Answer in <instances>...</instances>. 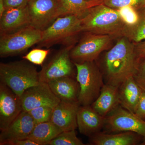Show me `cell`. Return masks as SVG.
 <instances>
[{
	"mask_svg": "<svg viewBox=\"0 0 145 145\" xmlns=\"http://www.w3.org/2000/svg\"><path fill=\"white\" fill-rule=\"evenodd\" d=\"M144 140L142 135L130 131L114 134L100 132L89 137L91 144L94 145H139Z\"/></svg>",
	"mask_w": 145,
	"mask_h": 145,
	"instance_id": "e0dca14e",
	"label": "cell"
},
{
	"mask_svg": "<svg viewBox=\"0 0 145 145\" xmlns=\"http://www.w3.org/2000/svg\"><path fill=\"white\" fill-rule=\"evenodd\" d=\"M30 0H3L5 10L27 5Z\"/></svg>",
	"mask_w": 145,
	"mask_h": 145,
	"instance_id": "4dcf8cb0",
	"label": "cell"
},
{
	"mask_svg": "<svg viewBox=\"0 0 145 145\" xmlns=\"http://www.w3.org/2000/svg\"><path fill=\"white\" fill-rule=\"evenodd\" d=\"M133 77L137 85L145 92V59L137 63Z\"/></svg>",
	"mask_w": 145,
	"mask_h": 145,
	"instance_id": "f1b7e54d",
	"label": "cell"
},
{
	"mask_svg": "<svg viewBox=\"0 0 145 145\" xmlns=\"http://www.w3.org/2000/svg\"><path fill=\"white\" fill-rule=\"evenodd\" d=\"M80 106L78 102L60 101L54 109L51 121L63 131L76 129Z\"/></svg>",
	"mask_w": 145,
	"mask_h": 145,
	"instance_id": "9a60e30c",
	"label": "cell"
},
{
	"mask_svg": "<svg viewBox=\"0 0 145 145\" xmlns=\"http://www.w3.org/2000/svg\"><path fill=\"white\" fill-rule=\"evenodd\" d=\"M29 25L30 17L27 5L6 9L0 17V34L13 33Z\"/></svg>",
	"mask_w": 145,
	"mask_h": 145,
	"instance_id": "2e32d148",
	"label": "cell"
},
{
	"mask_svg": "<svg viewBox=\"0 0 145 145\" xmlns=\"http://www.w3.org/2000/svg\"><path fill=\"white\" fill-rule=\"evenodd\" d=\"M54 109L51 107L42 106L32 109L28 112L36 125L51 121Z\"/></svg>",
	"mask_w": 145,
	"mask_h": 145,
	"instance_id": "d4e9b609",
	"label": "cell"
},
{
	"mask_svg": "<svg viewBox=\"0 0 145 145\" xmlns=\"http://www.w3.org/2000/svg\"><path fill=\"white\" fill-rule=\"evenodd\" d=\"M5 10L3 0H0V17H1Z\"/></svg>",
	"mask_w": 145,
	"mask_h": 145,
	"instance_id": "836d02e7",
	"label": "cell"
},
{
	"mask_svg": "<svg viewBox=\"0 0 145 145\" xmlns=\"http://www.w3.org/2000/svg\"><path fill=\"white\" fill-rule=\"evenodd\" d=\"M66 16L74 15L82 19L91 7L103 3L102 0H61Z\"/></svg>",
	"mask_w": 145,
	"mask_h": 145,
	"instance_id": "7402d4cb",
	"label": "cell"
},
{
	"mask_svg": "<svg viewBox=\"0 0 145 145\" xmlns=\"http://www.w3.org/2000/svg\"><path fill=\"white\" fill-rule=\"evenodd\" d=\"M7 145H39V144L29 139H22L16 140L8 143Z\"/></svg>",
	"mask_w": 145,
	"mask_h": 145,
	"instance_id": "d6a6232c",
	"label": "cell"
},
{
	"mask_svg": "<svg viewBox=\"0 0 145 145\" xmlns=\"http://www.w3.org/2000/svg\"><path fill=\"white\" fill-rule=\"evenodd\" d=\"M144 2L145 5V0H144Z\"/></svg>",
	"mask_w": 145,
	"mask_h": 145,
	"instance_id": "d590c367",
	"label": "cell"
},
{
	"mask_svg": "<svg viewBox=\"0 0 145 145\" xmlns=\"http://www.w3.org/2000/svg\"><path fill=\"white\" fill-rule=\"evenodd\" d=\"M82 32L115 37L122 36L126 24L119 10L103 3L93 7L81 19Z\"/></svg>",
	"mask_w": 145,
	"mask_h": 145,
	"instance_id": "7a4b0ae2",
	"label": "cell"
},
{
	"mask_svg": "<svg viewBox=\"0 0 145 145\" xmlns=\"http://www.w3.org/2000/svg\"><path fill=\"white\" fill-rule=\"evenodd\" d=\"M36 124L28 111L23 110L8 127L0 133V145H7L16 140L26 139Z\"/></svg>",
	"mask_w": 145,
	"mask_h": 145,
	"instance_id": "4fadbf2b",
	"label": "cell"
},
{
	"mask_svg": "<svg viewBox=\"0 0 145 145\" xmlns=\"http://www.w3.org/2000/svg\"><path fill=\"white\" fill-rule=\"evenodd\" d=\"M42 34V31L31 25L13 33L1 34V57L5 58L25 52L40 41Z\"/></svg>",
	"mask_w": 145,
	"mask_h": 145,
	"instance_id": "52a82bcc",
	"label": "cell"
},
{
	"mask_svg": "<svg viewBox=\"0 0 145 145\" xmlns=\"http://www.w3.org/2000/svg\"><path fill=\"white\" fill-rule=\"evenodd\" d=\"M50 145H84L77 136L75 130L63 131L49 143Z\"/></svg>",
	"mask_w": 145,
	"mask_h": 145,
	"instance_id": "cb8c5ba5",
	"label": "cell"
},
{
	"mask_svg": "<svg viewBox=\"0 0 145 145\" xmlns=\"http://www.w3.org/2000/svg\"><path fill=\"white\" fill-rule=\"evenodd\" d=\"M110 132L130 131L142 135L145 145V120L119 105L106 117L105 126Z\"/></svg>",
	"mask_w": 145,
	"mask_h": 145,
	"instance_id": "30bf717a",
	"label": "cell"
},
{
	"mask_svg": "<svg viewBox=\"0 0 145 145\" xmlns=\"http://www.w3.org/2000/svg\"><path fill=\"white\" fill-rule=\"evenodd\" d=\"M50 51L49 49L34 48L23 56L22 59L33 64L41 65L43 64Z\"/></svg>",
	"mask_w": 145,
	"mask_h": 145,
	"instance_id": "4316f807",
	"label": "cell"
},
{
	"mask_svg": "<svg viewBox=\"0 0 145 145\" xmlns=\"http://www.w3.org/2000/svg\"><path fill=\"white\" fill-rule=\"evenodd\" d=\"M62 132L61 130L50 121L36 124L27 138L39 145H48Z\"/></svg>",
	"mask_w": 145,
	"mask_h": 145,
	"instance_id": "44dd1931",
	"label": "cell"
},
{
	"mask_svg": "<svg viewBox=\"0 0 145 145\" xmlns=\"http://www.w3.org/2000/svg\"><path fill=\"white\" fill-rule=\"evenodd\" d=\"M21 99L23 110L26 111L42 106L54 108L61 101L52 92L48 83L43 82L25 91Z\"/></svg>",
	"mask_w": 145,
	"mask_h": 145,
	"instance_id": "8fae6325",
	"label": "cell"
},
{
	"mask_svg": "<svg viewBox=\"0 0 145 145\" xmlns=\"http://www.w3.org/2000/svg\"><path fill=\"white\" fill-rule=\"evenodd\" d=\"M135 45V52L137 63L140 60L145 59V40Z\"/></svg>",
	"mask_w": 145,
	"mask_h": 145,
	"instance_id": "1f68e13d",
	"label": "cell"
},
{
	"mask_svg": "<svg viewBox=\"0 0 145 145\" xmlns=\"http://www.w3.org/2000/svg\"><path fill=\"white\" fill-rule=\"evenodd\" d=\"M119 86L105 84L100 95L91 106L103 117H106L120 105Z\"/></svg>",
	"mask_w": 145,
	"mask_h": 145,
	"instance_id": "ac0fdd59",
	"label": "cell"
},
{
	"mask_svg": "<svg viewBox=\"0 0 145 145\" xmlns=\"http://www.w3.org/2000/svg\"><path fill=\"white\" fill-rule=\"evenodd\" d=\"M48 83L52 92L61 101L78 102L80 85L73 77L57 78Z\"/></svg>",
	"mask_w": 145,
	"mask_h": 145,
	"instance_id": "d6986e66",
	"label": "cell"
},
{
	"mask_svg": "<svg viewBox=\"0 0 145 145\" xmlns=\"http://www.w3.org/2000/svg\"><path fill=\"white\" fill-rule=\"evenodd\" d=\"M118 10L126 25H132L137 22L138 19V11L132 7H125Z\"/></svg>",
	"mask_w": 145,
	"mask_h": 145,
	"instance_id": "83f0119b",
	"label": "cell"
},
{
	"mask_svg": "<svg viewBox=\"0 0 145 145\" xmlns=\"http://www.w3.org/2000/svg\"><path fill=\"white\" fill-rule=\"evenodd\" d=\"M73 63L80 85L78 102L81 106L91 105L99 97L105 85L103 75L96 61Z\"/></svg>",
	"mask_w": 145,
	"mask_h": 145,
	"instance_id": "5b68a950",
	"label": "cell"
},
{
	"mask_svg": "<svg viewBox=\"0 0 145 145\" xmlns=\"http://www.w3.org/2000/svg\"><path fill=\"white\" fill-rule=\"evenodd\" d=\"M23 110L20 96L0 82V130H5Z\"/></svg>",
	"mask_w": 145,
	"mask_h": 145,
	"instance_id": "7c38bea8",
	"label": "cell"
},
{
	"mask_svg": "<svg viewBox=\"0 0 145 145\" xmlns=\"http://www.w3.org/2000/svg\"><path fill=\"white\" fill-rule=\"evenodd\" d=\"M74 44L65 46L57 51L39 72L40 82L48 83L57 78L74 77L75 66L70 56Z\"/></svg>",
	"mask_w": 145,
	"mask_h": 145,
	"instance_id": "9c48e42d",
	"label": "cell"
},
{
	"mask_svg": "<svg viewBox=\"0 0 145 145\" xmlns=\"http://www.w3.org/2000/svg\"><path fill=\"white\" fill-rule=\"evenodd\" d=\"M142 92L133 76L129 77L119 86L120 105L134 113Z\"/></svg>",
	"mask_w": 145,
	"mask_h": 145,
	"instance_id": "ffe728a7",
	"label": "cell"
},
{
	"mask_svg": "<svg viewBox=\"0 0 145 145\" xmlns=\"http://www.w3.org/2000/svg\"><path fill=\"white\" fill-rule=\"evenodd\" d=\"M137 64L134 43L125 36H121L104 53L99 66L105 84L119 86L127 78L133 76Z\"/></svg>",
	"mask_w": 145,
	"mask_h": 145,
	"instance_id": "6da1fadb",
	"label": "cell"
},
{
	"mask_svg": "<svg viewBox=\"0 0 145 145\" xmlns=\"http://www.w3.org/2000/svg\"><path fill=\"white\" fill-rule=\"evenodd\" d=\"M134 114L145 120V92L142 90Z\"/></svg>",
	"mask_w": 145,
	"mask_h": 145,
	"instance_id": "f546056e",
	"label": "cell"
},
{
	"mask_svg": "<svg viewBox=\"0 0 145 145\" xmlns=\"http://www.w3.org/2000/svg\"><path fill=\"white\" fill-rule=\"evenodd\" d=\"M27 6L30 25L41 31L59 17L66 16L61 0H30Z\"/></svg>",
	"mask_w": 145,
	"mask_h": 145,
	"instance_id": "ba28073f",
	"label": "cell"
},
{
	"mask_svg": "<svg viewBox=\"0 0 145 145\" xmlns=\"http://www.w3.org/2000/svg\"><path fill=\"white\" fill-rule=\"evenodd\" d=\"M82 32L81 18L72 15L61 16L43 31L38 47L49 48L56 44H74V41Z\"/></svg>",
	"mask_w": 145,
	"mask_h": 145,
	"instance_id": "277c9868",
	"label": "cell"
},
{
	"mask_svg": "<svg viewBox=\"0 0 145 145\" xmlns=\"http://www.w3.org/2000/svg\"><path fill=\"white\" fill-rule=\"evenodd\" d=\"M105 123L106 117L99 114L91 105H80L79 107L77 124L81 134L90 137L101 132Z\"/></svg>",
	"mask_w": 145,
	"mask_h": 145,
	"instance_id": "5bb4252c",
	"label": "cell"
},
{
	"mask_svg": "<svg viewBox=\"0 0 145 145\" xmlns=\"http://www.w3.org/2000/svg\"><path fill=\"white\" fill-rule=\"evenodd\" d=\"M117 37L84 32L78 43L71 50L70 56L73 63H82L95 61L102 52L113 46L112 43Z\"/></svg>",
	"mask_w": 145,
	"mask_h": 145,
	"instance_id": "8992f818",
	"label": "cell"
},
{
	"mask_svg": "<svg viewBox=\"0 0 145 145\" xmlns=\"http://www.w3.org/2000/svg\"><path fill=\"white\" fill-rule=\"evenodd\" d=\"M137 11V22L132 25H125L121 36H125L134 44L145 40V6Z\"/></svg>",
	"mask_w": 145,
	"mask_h": 145,
	"instance_id": "603a6c76",
	"label": "cell"
},
{
	"mask_svg": "<svg viewBox=\"0 0 145 145\" xmlns=\"http://www.w3.org/2000/svg\"><path fill=\"white\" fill-rule=\"evenodd\" d=\"M87 1H94V0H87Z\"/></svg>",
	"mask_w": 145,
	"mask_h": 145,
	"instance_id": "e575fe53",
	"label": "cell"
},
{
	"mask_svg": "<svg viewBox=\"0 0 145 145\" xmlns=\"http://www.w3.org/2000/svg\"><path fill=\"white\" fill-rule=\"evenodd\" d=\"M34 64L26 60L0 63L1 82L21 97L25 91L40 83Z\"/></svg>",
	"mask_w": 145,
	"mask_h": 145,
	"instance_id": "3957f363",
	"label": "cell"
},
{
	"mask_svg": "<svg viewBox=\"0 0 145 145\" xmlns=\"http://www.w3.org/2000/svg\"><path fill=\"white\" fill-rule=\"evenodd\" d=\"M105 5L113 9L119 10L122 7L131 6L138 10L145 6L144 0H102Z\"/></svg>",
	"mask_w": 145,
	"mask_h": 145,
	"instance_id": "484cf974",
	"label": "cell"
}]
</instances>
